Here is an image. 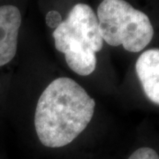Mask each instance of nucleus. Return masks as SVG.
Here are the masks:
<instances>
[{"label":"nucleus","instance_id":"nucleus-1","mask_svg":"<svg viewBox=\"0 0 159 159\" xmlns=\"http://www.w3.org/2000/svg\"><path fill=\"white\" fill-rule=\"evenodd\" d=\"M96 102L68 77L52 80L43 91L34 112V128L41 143L62 148L85 130L95 113Z\"/></svg>","mask_w":159,"mask_h":159},{"label":"nucleus","instance_id":"nucleus-2","mask_svg":"<svg viewBox=\"0 0 159 159\" xmlns=\"http://www.w3.org/2000/svg\"><path fill=\"white\" fill-rule=\"evenodd\" d=\"M57 51L65 55L73 72L88 76L97 67V53L103 47L97 16L90 6L80 3L53 31Z\"/></svg>","mask_w":159,"mask_h":159},{"label":"nucleus","instance_id":"nucleus-3","mask_svg":"<svg viewBox=\"0 0 159 159\" xmlns=\"http://www.w3.org/2000/svg\"><path fill=\"white\" fill-rule=\"evenodd\" d=\"M97 16L102 40L109 45H122L125 51L139 52L153 38V26L148 15L125 0H102Z\"/></svg>","mask_w":159,"mask_h":159},{"label":"nucleus","instance_id":"nucleus-4","mask_svg":"<svg viewBox=\"0 0 159 159\" xmlns=\"http://www.w3.org/2000/svg\"><path fill=\"white\" fill-rule=\"evenodd\" d=\"M21 14L18 7L0 6V67L11 62L17 53Z\"/></svg>","mask_w":159,"mask_h":159},{"label":"nucleus","instance_id":"nucleus-5","mask_svg":"<svg viewBox=\"0 0 159 159\" xmlns=\"http://www.w3.org/2000/svg\"><path fill=\"white\" fill-rule=\"evenodd\" d=\"M135 70L146 97L159 105V49L143 51L137 59Z\"/></svg>","mask_w":159,"mask_h":159},{"label":"nucleus","instance_id":"nucleus-6","mask_svg":"<svg viewBox=\"0 0 159 159\" xmlns=\"http://www.w3.org/2000/svg\"><path fill=\"white\" fill-rule=\"evenodd\" d=\"M128 159H159V156L153 148L144 147L136 149Z\"/></svg>","mask_w":159,"mask_h":159},{"label":"nucleus","instance_id":"nucleus-7","mask_svg":"<svg viewBox=\"0 0 159 159\" xmlns=\"http://www.w3.org/2000/svg\"><path fill=\"white\" fill-rule=\"evenodd\" d=\"M61 21H62L61 16L57 11H50L46 16V22L48 24V26H50L51 28L56 29L57 26L61 23Z\"/></svg>","mask_w":159,"mask_h":159}]
</instances>
